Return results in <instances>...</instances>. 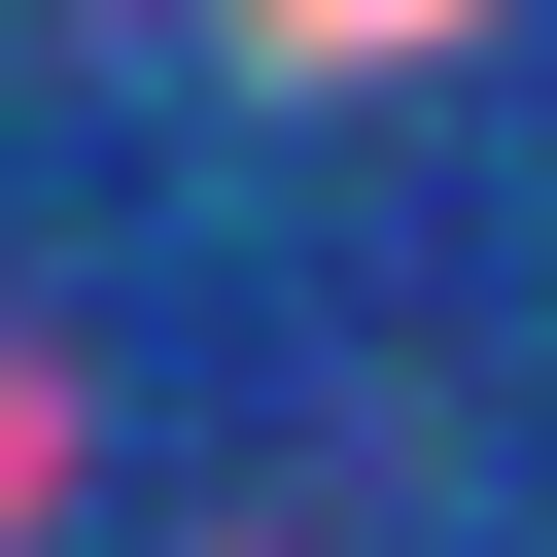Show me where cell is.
I'll use <instances>...</instances> for the list:
<instances>
[{
	"instance_id": "6da1fadb",
	"label": "cell",
	"mask_w": 557,
	"mask_h": 557,
	"mask_svg": "<svg viewBox=\"0 0 557 557\" xmlns=\"http://www.w3.org/2000/svg\"><path fill=\"white\" fill-rule=\"evenodd\" d=\"M244 35H278V70H418L453 0H244Z\"/></svg>"
}]
</instances>
